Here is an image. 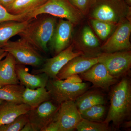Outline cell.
<instances>
[{"instance_id":"obj_35","label":"cell","mask_w":131,"mask_h":131,"mask_svg":"<svg viewBox=\"0 0 131 131\" xmlns=\"http://www.w3.org/2000/svg\"><path fill=\"white\" fill-rule=\"evenodd\" d=\"M124 127H127V128L130 127L131 121H129V122L126 121V122H124Z\"/></svg>"},{"instance_id":"obj_8","label":"cell","mask_w":131,"mask_h":131,"mask_svg":"<svg viewBox=\"0 0 131 131\" xmlns=\"http://www.w3.org/2000/svg\"><path fill=\"white\" fill-rule=\"evenodd\" d=\"M131 21L124 19L118 24L112 35L101 47L105 53H113L122 51H130L131 45Z\"/></svg>"},{"instance_id":"obj_22","label":"cell","mask_w":131,"mask_h":131,"mask_svg":"<svg viewBox=\"0 0 131 131\" xmlns=\"http://www.w3.org/2000/svg\"><path fill=\"white\" fill-rule=\"evenodd\" d=\"M25 88L20 83L0 87V99L15 103H23L22 95Z\"/></svg>"},{"instance_id":"obj_7","label":"cell","mask_w":131,"mask_h":131,"mask_svg":"<svg viewBox=\"0 0 131 131\" xmlns=\"http://www.w3.org/2000/svg\"><path fill=\"white\" fill-rule=\"evenodd\" d=\"M98 57L99 63L104 64L109 74L117 78L125 74L130 68L131 52L130 51L100 53Z\"/></svg>"},{"instance_id":"obj_17","label":"cell","mask_w":131,"mask_h":131,"mask_svg":"<svg viewBox=\"0 0 131 131\" xmlns=\"http://www.w3.org/2000/svg\"><path fill=\"white\" fill-rule=\"evenodd\" d=\"M16 64L15 59L8 53L0 61V87L20 83L15 71Z\"/></svg>"},{"instance_id":"obj_23","label":"cell","mask_w":131,"mask_h":131,"mask_svg":"<svg viewBox=\"0 0 131 131\" xmlns=\"http://www.w3.org/2000/svg\"><path fill=\"white\" fill-rule=\"evenodd\" d=\"M106 108L103 105H96L80 112L82 118L94 122H103Z\"/></svg>"},{"instance_id":"obj_18","label":"cell","mask_w":131,"mask_h":131,"mask_svg":"<svg viewBox=\"0 0 131 131\" xmlns=\"http://www.w3.org/2000/svg\"><path fill=\"white\" fill-rule=\"evenodd\" d=\"M31 19L18 21H9L0 23V52L10 39L21 32Z\"/></svg>"},{"instance_id":"obj_36","label":"cell","mask_w":131,"mask_h":131,"mask_svg":"<svg viewBox=\"0 0 131 131\" xmlns=\"http://www.w3.org/2000/svg\"><path fill=\"white\" fill-rule=\"evenodd\" d=\"M125 2L127 5L131 6V0H125Z\"/></svg>"},{"instance_id":"obj_20","label":"cell","mask_w":131,"mask_h":131,"mask_svg":"<svg viewBox=\"0 0 131 131\" xmlns=\"http://www.w3.org/2000/svg\"><path fill=\"white\" fill-rule=\"evenodd\" d=\"M75 103L80 112L94 106L104 105L105 100L103 95L100 92L95 90H87L76 99Z\"/></svg>"},{"instance_id":"obj_26","label":"cell","mask_w":131,"mask_h":131,"mask_svg":"<svg viewBox=\"0 0 131 131\" xmlns=\"http://www.w3.org/2000/svg\"><path fill=\"white\" fill-rule=\"evenodd\" d=\"M82 38L83 45L88 49H94L99 46V40L89 27H84L82 32Z\"/></svg>"},{"instance_id":"obj_15","label":"cell","mask_w":131,"mask_h":131,"mask_svg":"<svg viewBox=\"0 0 131 131\" xmlns=\"http://www.w3.org/2000/svg\"><path fill=\"white\" fill-rule=\"evenodd\" d=\"M15 71L17 77L21 84L26 88L35 89L46 86L49 78L45 73L30 74L25 65L17 64Z\"/></svg>"},{"instance_id":"obj_6","label":"cell","mask_w":131,"mask_h":131,"mask_svg":"<svg viewBox=\"0 0 131 131\" xmlns=\"http://www.w3.org/2000/svg\"><path fill=\"white\" fill-rule=\"evenodd\" d=\"M2 50L12 55L19 64L39 67L45 60L39 51L21 38L8 41Z\"/></svg>"},{"instance_id":"obj_14","label":"cell","mask_w":131,"mask_h":131,"mask_svg":"<svg viewBox=\"0 0 131 131\" xmlns=\"http://www.w3.org/2000/svg\"><path fill=\"white\" fill-rule=\"evenodd\" d=\"M98 63V56L91 57L82 55L76 57L62 68L56 78L63 80L71 75L81 74Z\"/></svg>"},{"instance_id":"obj_12","label":"cell","mask_w":131,"mask_h":131,"mask_svg":"<svg viewBox=\"0 0 131 131\" xmlns=\"http://www.w3.org/2000/svg\"><path fill=\"white\" fill-rule=\"evenodd\" d=\"M80 74L82 79L90 82L94 87L103 89H108L118 81V78L110 75L105 66L100 63Z\"/></svg>"},{"instance_id":"obj_31","label":"cell","mask_w":131,"mask_h":131,"mask_svg":"<svg viewBox=\"0 0 131 131\" xmlns=\"http://www.w3.org/2000/svg\"><path fill=\"white\" fill-rule=\"evenodd\" d=\"M66 81L73 83H80L83 82L82 79L78 74L71 75L64 80Z\"/></svg>"},{"instance_id":"obj_5","label":"cell","mask_w":131,"mask_h":131,"mask_svg":"<svg viewBox=\"0 0 131 131\" xmlns=\"http://www.w3.org/2000/svg\"><path fill=\"white\" fill-rule=\"evenodd\" d=\"M89 86L86 83H73L64 80L49 79L46 88L51 99L57 105L68 101H74L88 89Z\"/></svg>"},{"instance_id":"obj_21","label":"cell","mask_w":131,"mask_h":131,"mask_svg":"<svg viewBox=\"0 0 131 131\" xmlns=\"http://www.w3.org/2000/svg\"><path fill=\"white\" fill-rule=\"evenodd\" d=\"M47 0H14L7 10L12 14L28 13L40 7Z\"/></svg>"},{"instance_id":"obj_24","label":"cell","mask_w":131,"mask_h":131,"mask_svg":"<svg viewBox=\"0 0 131 131\" xmlns=\"http://www.w3.org/2000/svg\"><path fill=\"white\" fill-rule=\"evenodd\" d=\"M78 131H109V124L103 122H94L82 118L76 128Z\"/></svg>"},{"instance_id":"obj_2","label":"cell","mask_w":131,"mask_h":131,"mask_svg":"<svg viewBox=\"0 0 131 131\" xmlns=\"http://www.w3.org/2000/svg\"><path fill=\"white\" fill-rule=\"evenodd\" d=\"M110 95V106L104 122H112L119 127L130 115L131 85L130 81L124 78L113 88Z\"/></svg>"},{"instance_id":"obj_33","label":"cell","mask_w":131,"mask_h":131,"mask_svg":"<svg viewBox=\"0 0 131 131\" xmlns=\"http://www.w3.org/2000/svg\"><path fill=\"white\" fill-rule=\"evenodd\" d=\"M21 131H34L30 124L28 122L24 126Z\"/></svg>"},{"instance_id":"obj_34","label":"cell","mask_w":131,"mask_h":131,"mask_svg":"<svg viewBox=\"0 0 131 131\" xmlns=\"http://www.w3.org/2000/svg\"><path fill=\"white\" fill-rule=\"evenodd\" d=\"M7 53V52L5 51L0 52V61L2 60V59L4 58V57L6 56Z\"/></svg>"},{"instance_id":"obj_28","label":"cell","mask_w":131,"mask_h":131,"mask_svg":"<svg viewBox=\"0 0 131 131\" xmlns=\"http://www.w3.org/2000/svg\"><path fill=\"white\" fill-rule=\"evenodd\" d=\"M27 13L21 15L12 14L0 3V23L5 21H21L27 20Z\"/></svg>"},{"instance_id":"obj_11","label":"cell","mask_w":131,"mask_h":131,"mask_svg":"<svg viewBox=\"0 0 131 131\" xmlns=\"http://www.w3.org/2000/svg\"><path fill=\"white\" fill-rule=\"evenodd\" d=\"M82 119L74 101H70L59 105L54 120L58 124L60 131H71L76 129Z\"/></svg>"},{"instance_id":"obj_19","label":"cell","mask_w":131,"mask_h":131,"mask_svg":"<svg viewBox=\"0 0 131 131\" xmlns=\"http://www.w3.org/2000/svg\"><path fill=\"white\" fill-rule=\"evenodd\" d=\"M22 99L24 103L30 106L31 109L35 108L43 102L51 100L50 94L45 87L35 89L25 88Z\"/></svg>"},{"instance_id":"obj_1","label":"cell","mask_w":131,"mask_h":131,"mask_svg":"<svg viewBox=\"0 0 131 131\" xmlns=\"http://www.w3.org/2000/svg\"><path fill=\"white\" fill-rule=\"evenodd\" d=\"M41 15L31 19L18 35L38 51L46 53L49 50L48 45L54 34L57 21L54 16Z\"/></svg>"},{"instance_id":"obj_10","label":"cell","mask_w":131,"mask_h":131,"mask_svg":"<svg viewBox=\"0 0 131 131\" xmlns=\"http://www.w3.org/2000/svg\"><path fill=\"white\" fill-rule=\"evenodd\" d=\"M54 103L51 100L46 101L27 113L34 131H41L54 119L59 107Z\"/></svg>"},{"instance_id":"obj_25","label":"cell","mask_w":131,"mask_h":131,"mask_svg":"<svg viewBox=\"0 0 131 131\" xmlns=\"http://www.w3.org/2000/svg\"><path fill=\"white\" fill-rule=\"evenodd\" d=\"M93 28L102 40L106 39L109 36L115 25L106 21L93 19L91 20Z\"/></svg>"},{"instance_id":"obj_9","label":"cell","mask_w":131,"mask_h":131,"mask_svg":"<svg viewBox=\"0 0 131 131\" xmlns=\"http://www.w3.org/2000/svg\"><path fill=\"white\" fill-rule=\"evenodd\" d=\"M74 45H71L66 49L51 58L45 60L40 69L33 70L34 74L45 73L51 79L56 78L57 76L70 60L76 57L83 55L82 52L74 51Z\"/></svg>"},{"instance_id":"obj_37","label":"cell","mask_w":131,"mask_h":131,"mask_svg":"<svg viewBox=\"0 0 131 131\" xmlns=\"http://www.w3.org/2000/svg\"><path fill=\"white\" fill-rule=\"evenodd\" d=\"M3 100L2 99H0V104H1L2 103V102L3 101Z\"/></svg>"},{"instance_id":"obj_16","label":"cell","mask_w":131,"mask_h":131,"mask_svg":"<svg viewBox=\"0 0 131 131\" xmlns=\"http://www.w3.org/2000/svg\"><path fill=\"white\" fill-rule=\"evenodd\" d=\"M30 109V107L25 103L3 101L0 104V126L9 124Z\"/></svg>"},{"instance_id":"obj_30","label":"cell","mask_w":131,"mask_h":131,"mask_svg":"<svg viewBox=\"0 0 131 131\" xmlns=\"http://www.w3.org/2000/svg\"><path fill=\"white\" fill-rule=\"evenodd\" d=\"M41 131H60V128L57 122L53 120Z\"/></svg>"},{"instance_id":"obj_13","label":"cell","mask_w":131,"mask_h":131,"mask_svg":"<svg viewBox=\"0 0 131 131\" xmlns=\"http://www.w3.org/2000/svg\"><path fill=\"white\" fill-rule=\"evenodd\" d=\"M57 24L50 42L51 49L56 55L69 46L73 27V24L67 20L61 19Z\"/></svg>"},{"instance_id":"obj_4","label":"cell","mask_w":131,"mask_h":131,"mask_svg":"<svg viewBox=\"0 0 131 131\" xmlns=\"http://www.w3.org/2000/svg\"><path fill=\"white\" fill-rule=\"evenodd\" d=\"M91 8L93 19L115 25L125 19L130 10L124 0H96Z\"/></svg>"},{"instance_id":"obj_32","label":"cell","mask_w":131,"mask_h":131,"mask_svg":"<svg viewBox=\"0 0 131 131\" xmlns=\"http://www.w3.org/2000/svg\"><path fill=\"white\" fill-rule=\"evenodd\" d=\"M14 0H0V3L7 10Z\"/></svg>"},{"instance_id":"obj_29","label":"cell","mask_w":131,"mask_h":131,"mask_svg":"<svg viewBox=\"0 0 131 131\" xmlns=\"http://www.w3.org/2000/svg\"><path fill=\"white\" fill-rule=\"evenodd\" d=\"M71 4L83 15H86L95 3L96 0H68Z\"/></svg>"},{"instance_id":"obj_27","label":"cell","mask_w":131,"mask_h":131,"mask_svg":"<svg viewBox=\"0 0 131 131\" xmlns=\"http://www.w3.org/2000/svg\"><path fill=\"white\" fill-rule=\"evenodd\" d=\"M28 121L27 114L21 115L9 124L1 126L0 131H21Z\"/></svg>"},{"instance_id":"obj_3","label":"cell","mask_w":131,"mask_h":131,"mask_svg":"<svg viewBox=\"0 0 131 131\" xmlns=\"http://www.w3.org/2000/svg\"><path fill=\"white\" fill-rule=\"evenodd\" d=\"M44 14L65 19L73 24L80 23L83 15L68 0H47L40 7L27 13V18L30 20Z\"/></svg>"}]
</instances>
